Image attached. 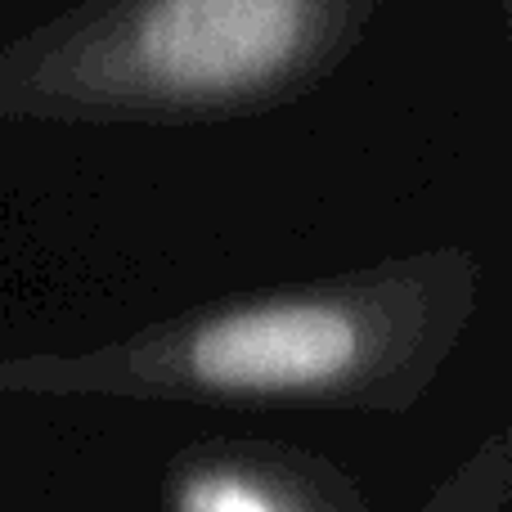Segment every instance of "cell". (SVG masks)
Wrapping results in <instances>:
<instances>
[{
  "mask_svg": "<svg viewBox=\"0 0 512 512\" xmlns=\"http://www.w3.org/2000/svg\"><path fill=\"white\" fill-rule=\"evenodd\" d=\"M477 292L481 265L463 248L391 256L203 301L90 351L9 355L0 396L405 414L468 333Z\"/></svg>",
  "mask_w": 512,
  "mask_h": 512,
  "instance_id": "obj_1",
  "label": "cell"
},
{
  "mask_svg": "<svg viewBox=\"0 0 512 512\" xmlns=\"http://www.w3.org/2000/svg\"><path fill=\"white\" fill-rule=\"evenodd\" d=\"M328 0H131L117 50L63 59L14 104L72 117H194L270 104L315 68Z\"/></svg>",
  "mask_w": 512,
  "mask_h": 512,
  "instance_id": "obj_2",
  "label": "cell"
},
{
  "mask_svg": "<svg viewBox=\"0 0 512 512\" xmlns=\"http://www.w3.org/2000/svg\"><path fill=\"white\" fill-rule=\"evenodd\" d=\"M162 512H373L351 472L288 441H194L162 468Z\"/></svg>",
  "mask_w": 512,
  "mask_h": 512,
  "instance_id": "obj_3",
  "label": "cell"
},
{
  "mask_svg": "<svg viewBox=\"0 0 512 512\" xmlns=\"http://www.w3.org/2000/svg\"><path fill=\"white\" fill-rule=\"evenodd\" d=\"M512 499V445L504 432L481 441L418 512H504Z\"/></svg>",
  "mask_w": 512,
  "mask_h": 512,
  "instance_id": "obj_4",
  "label": "cell"
}]
</instances>
